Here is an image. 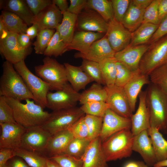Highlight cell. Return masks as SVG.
I'll use <instances>...</instances> for the list:
<instances>
[{"instance_id": "obj_54", "label": "cell", "mask_w": 167, "mask_h": 167, "mask_svg": "<svg viewBox=\"0 0 167 167\" xmlns=\"http://www.w3.org/2000/svg\"><path fill=\"white\" fill-rule=\"evenodd\" d=\"M4 167H30L21 158L15 156L9 160Z\"/></svg>"}, {"instance_id": "obj_25", "label": "cell", "mask_w": 167, "mask_h": 167, "mask_svg": "<svg viewBox=\"0 0 167 167\" xmlns=\"http://www.w3.org/2000/svg\"><path fill=\"white\" fill-rule=\"evenodd\" d=\"M105 33L98 32L78 31L75 33L71 42L67 45L68 50H75L84 53L96 41L103 37Z\"/></svg>"}, {"instance_id": "obj_55", "label": "cell", "mask_w": 167, "mask_h": 167, "mask_svg": "<svg viewBox=\"0 0 167 167\" xmlns=\"http://www.w3.org/2000/svg\"><path fill=\"white\" fill-rule=\"evenodd\" d=\"M158 11L159 19L160 23L167 17V0H160Z\"/></svg>"}, {"instance_id": "obj_33", "label": "cell", "mask_w": 167, "mask_h": 167, "mask_svg": "<svg viewBox=\"0 0 167 167\" xmlns=\"http://www.w3.org/2000/svg\"><path fill=\"white\" fill-rule=\"evenodd\" d=\"M15 151V156L21 158L30 167H47L48 158L42 154L21 148Z\"/></svg>"}, {"instance_id": "obj_20", "label": "cell", "mask_w": 167, "mask_h": 167, "mask_svg": "<svg viewBox=\"0 0 167 167\" xmlns=\"http://www.w3.org/2000/svg\"><path fill=\"white\" fill-rule=\"evenodd\" d=\"M139 104L135 113L131 119V131L134 136L147 130L150 127V117L146 103V91H141L139 96Z\"/></svg>"}, {"instance_id": "obj_36", "label": "cell", "mask_w": 167, "mask_h": 167, "mask_svg": "<svg viewBox=\"0 0 167 167\" xmlns=\"http://www.w3.org/2000/svg\"><path fill=\"white\" fill-rule=\"evenodd\" d=\"M85 8L96 11L107 23L113 18L111 0H87Z\"/></svg>"}, {"instance_id": "obj_26", "label": "cell", "mask_w": 167, "mask_h": 167, "mask_svg": "<svg viewBox=\"0 0 167 167\" xmlns=\"http://www.w3.org/2000/svg\"><path fill=\"white\" fill-rule=\"evenodd\" d=\"M66 69L68 82L74 89L77 92L84 89L87 85L92 82V80L81 69L68 63L64 64Z\"/></svg>"}, {"instance_id": "obj_51", "label": "cell", "mask_w": 167, "mask_h": 167, "mask_svg": "<svg viewBox=\"0 0 167 167\" xmlns=\"http://www.w3.org/2000/svg\"><path fill=\"white\" fill-rule=\"evenodd\" d=\"M167 35V17L163 20L159 26L148 44H150Z\"/></svg>"}, {"instance_id": "obj_39", "label": "cell", "mask_w": 167, "mask_h": 167, "mask_svg": "<svg viewBox=\"0 0 167 167\" xmlns=\"http://www.w3.org/2000/svg\"><path fill=\"white\" fill-rule=\"evenodd\" d=\"M91 141L88 139H79L74 138L69 144L63 154L68 155L78 158L81 159Z\"/></svg>"}, {"instance_id": "obj_4", "label": "cell", "mask_w": 167, "mask_h": 167, "mask_svg": "<svg viewBox=\"0 0 167 167\" xmlns=\"http://www.w3.org/2000/svg\"><path fill=\"white\" fill-rule=\"evenodd\" d=\"M134 135L131 129L114 134L102 143L101 148L107 162L130 157L132 153Z\"/></svg>"}, {"instance_id": "obj_53", "label": "cell", "mask_w": 167, "mask_h": 167, "mask_svg": "<svg viewBox=\"0 0 167 167\" xmlns=\"http://www.w3.org/2000/svg\"><path fill=\"white\" fill-rule=\"evenodd\" d=\"M15 156V150L0 148V167H4L8 161Z\"/></svg>"}, {"instance_id": "obj_62", "label": "cell", "mask_w": 167, "mask_h": 167, "mask_svg": "<svg viewBox=\"0 0 167 167\" xmlns=\"http://www.w3.org/2000/svg\"><path fill=\"white\" fill-rule=\"evenodd\" d=\"M123 167H139L136 161H130L126 163Z\"/></svg>"}, {"instance_id": "obj_35", "label": "cell", "mask_w": 167, "mask_h": 167, "mask_svg": "<svg viewBox=\"0 0 167 167\" xmlns=\"http://www.w3.org/2000/svg\"><path fill=\"white\" fill-rule=\"evenodd\" d=\"M117 61L114 57L106 59L99 62L105 86L115 85Z\"/></svg>"}, {"instance_id": "obj_17", "label": "cell", "mask_w": 167, "mask_h": 167, "mask_svg": "<svg viewBox=\"0 0 167 167\" xmlns=\"http://www.w3.org/2000/svg\"><path fill=\"white\" fill-rule=\"evenodd\" d=\"M115 53L105 35L101 39L94 42L86 52L83 54L77 52L74 57L99 63L106 59L114 57Z\"/></svg>"}, {"instance_id": "obj_43", "label": "cell", "mask_w": 167, "mask_h": 167, "mask_svg": "<svg viewBox=\"0 0 167 167\" xmlns=\"http://www.w3.org/2000/svg\"><path fill=\"white\" fill-rule=\"evenodd\" d=\"M85 114L103 118L109 108L105 102L93 101L87 102L80 107Z\"/></svg>"}, {"instance_id": "obj_9", "label": "cell", "mask_w": 167, "mask_h": 167, "mask_svg": "<svg viewBox=\"0 0 167 167\" xmlns=\"http://www.w3.org/2000/svg\"><path fill=\"white\" fill-rule=\"evenodd\" d=\"M80 96V93L75 91L68 82L61 89L55 92H49L46 107L55 111L75 107Z\"/></svg>"}, {"instance_id": "obj_29", "label": "cell", "mask_w": 167, "mask_h": 167, "mask_svg": "<svg viewBox=\"0 0 167 167\" xmlns=\"http://www.w3.org/2000/svg\"><path fill=\"white\" fill-rule=\"evenodd\" d=\"M147 131L150 138L157 162L167 159V141L158 129L150 127Z\"/></svg>"}, {"instance_id": "obj_49", "label": "cell", "mask_w": 167, "mask_h": 167, "mask_svg": "<svg viewBox=\"0 0 167 167\" xmlns=\"http://www.w3.org/2000/svg\"><path fill=\"white\" fill-rule=\"evenodd\" d=\"M84 116L75 122L68 129L75 138L88 139V129L84 122Z\"/></svg>"}, {"instance_id": "obj_7", "label": "cell", "mask_w": 167, "mask_h": 167, "mask_svg": "<svg viewBox=\"0 0 167 167\" xmlns=\"http://www.w3.org/2000/svg\"><path fill=\"white\" fill-rule=\"evenodd\" d=\"M167 62V35L150 44L139 63V70L148 75L154 69Z\"/></svg>"}, {"instance_id": "obj_60", "label": "cell", "mask_w": 167, "mask_h": 167, "mask_svg": "<svg viewBox=\"0 0 167 167\" xmlns=\"http://www.w3.org/2000/svg\"><path fill=\"white\" fill-rule=\"evenodd\" d=\"M47 167H61L58 164L53 160L47 158Z\"/></svg>"}, {"instance_id": "obj_22", "label": "cell", "mask_w": 167, "mask_h": 167, "mask_svg": "<svg viewBox=\"0 0 167 167\" xmlns=\"http://www.w3.org/2000/svg\"><path fill=\"white\" fill-rule=\"evenodd\" d=\"M100 137L90 141L82 159L83 167H108Z\"/></svg>"}, {"instance_id": "obj_32", "label": "cell", "mask_w": 167, "mask_h": 167, "mask_svg": "<svg viewBox=\"0 0 167 167\" xmlns=\"http://www.w3.org/2000/svg\"><path fill=\"white\" fill-rule=\"evenodd\" d=\"M0 19L8 31L18 34L26 33L28 26L15 13L8 11L3 10Z\"/></svg>"}, {"instance_id": "obj_58", "label": "cell", "mask_w": 167, "mask_h": 167, "mask_svg": "<svg viewBox=\"0 0 167 167\" xmlns=\"http://www.w3.org/2000/svg\"><path fill=\"white\" fill-rule=\"evenodd\" d=\"M52 3L56 5L62 14L67 11L69 7L66 0H53Z\"/></svg>"}, {"instance_id": "obj_8", "label": "cell", "mask_w": 167, "mask_h": 167, "mask_svg": "<svg viewBox=\"0 0 167 167\" xmlns=\"http://www.w3.org/2000/svg\"><path fill=\"white\" fill-rule=\"evenodd\" d=\"M85 115L80 107H76L53 111L48 120L41 126L52 135L68 129Z\"/></svg>"}, {"instance_id": "obj_44", "label": "cell", "mask_w": 167, "mask_h": 167, "mask_svg": "<svg viewBox=\"0 0 167 167\" xmlns=\"http://www.w3.org/2000/svg\"><path fill=\"white\" fill-rule=\"evenodd\" d=\"M117 73L115 85L123 88L130 80L135 72L131 71L121 63L117 61Z\"/></svg>"}, {"instance_id": "obj_63", "label": "cell", "mask_w": 167, "mask_h": 167, "mask_svg": "<svg viewBox=\"0 0 167 167\" xmlns=\"http://www.w3.org/2000/svg\"><path fill=\"white\" fill-rule=\"evenodd\" d=\"M139 167H149L142 161H136Z\"/></svg>"}, {"instance_id": "obj_46", "label": "cell", "mask_w": 167, "mask_h": 167, "mask_svg": "<svg viewBox=\"0 0 167 167\" xmlns=\"http://www.w3.org/2000/svg\"><path fill=\"white\" fill-rule=\"evenodd\" d=\"M160 0H152L145 10L142 24L149 23L159 25L158 7Z\"/></svg>"}, {"instance_id": "obj_40", "label": "cell", "mask_w": 167, "mask_h": 167, "mask_svg": "<svg viewBox=\"0 0 167 167\" xmlns=\"http://www.w3.org/2000/svg\"><path fill=\"white\" fill-rule=\"evenodd\" d=\"M79 66L93 81L105 85L99 62L83 59L81 64Z\"/></svg>"}, {"instance_id": "obj_23", "label": "cell", "mask_w": 167, "mask_h": 167, "mask_svg": "<svg viewBox=\"0 0 167 167\" xmlns=\"http://www.w3.org/2000/svg\"><path fill=\"white\" fill-rule=\"evenodd\" d=\"M63 17L62 12L52 3L35 18L34 23L38 24V31L45 29L56 30L61 23Z\"/></svg>"}, {"instance_id": "obj_11", "label": "cell", "mask_w": 167, "mask_h": 167, "mask_svg": "<svg viewBox=\"0 0 167 167\" xmlns=\"http://www.w3.org/2000/svg\"><path fill=\"white\" fill-rule=\"evenodd\" d=\"M104 87L107 94L105 102L109 108L120 116L130 118L133 112L123 88L115 85Z\"/></svg>"}, {"instance_id": "obj_14", "label": "cell", "mask_w": 167, "mask_h": 167, "mask_svg": "<svg viewBox=\"0 0 167 167\" xmlns=\"http://www.w3.org/2000/svg\"><path fill=\"white\" fill-rule=\"evenodd\" d=\"M108 23L107 30L105 35L116 53L128 46L131 42L132 32L114 18Z\"/></svg>"}, {"instance_id": "obj_15", "label": "cell", "mask_w": 167, "mask_h": 167, "mask_svg": "<svg viewBox=\"0 0 167 167\" xmlns=\"http://www.w3.org/2000/svg\"><path fill=\"white\" fill-rule=\"evenodd\" d=\"M131 118L123 117L108 108L103 117L100 138L102 143L114 134L125 129H131Z\"/></svg>"}, {"instance_id": "obj_28", "label": "cell", "mask_w": 167, "mask_h": 167, "mask_svg": "<svg viewBox=\"0 0 167 167\" xmlns=\"http://www.w3.org/2000/svg\"><path fill=\"white\" fill-rule=\"evenodd\" d=\"M63 15L62 21L56 30L67 45L71 42L74 36L77 15L68 11L63 13Z\"/></svg>"}, {"instance_id": "obj_13", "label": "cell", "mask_w": 167, "mask_h": 167, "mask_svg": "<svg viewBox=\"0 0 167 167\" xmlns=\"http://www.w3.org/2000/svg\"><path fill=\"white\" fill-rule=\"evenodd\" d=\"M108 23L96 11L85 8L77 15L76 28L78 31L106 33Z\"/></svg>"}, {"instance_id": "obj_31", "label": "cell", "mask_w": 167, "mask_h": 167, "mask_svg": "<svg viewBox=\"0 0 167 167\" xmlns=\"http://www.w3.org/2000/svg\"><path fill=\"white\" fill-rule=\"evenodd\" d=\"M158 26L159 25L149 23L142 24L137 29L132 32L131 41L129 45H136L148 44Z\"/></svg>"}, {"instance_id": "obj_34", "label": "cell", "mask_w": 167, "mask_h": 167, "mask_svg": "<svg viewBox=\"0 0 167 167\" xmlns=\"http://www.w3.org/2000/svg\"><path fill=\"white\" fill-rule=\"evenodd\" d=\"M107 97V92L104 87L96 83L80 93L79 102L81 105L91 101L105 102Z\"/></svg>"}, {"instance_id": "obj_10", "label": "cell", "mask_w": 167, "mask_h": 167, "mask_svg": "<svg viewBox=\"0 0 167 167\" xmlns=\"http://www.w3.org/2000/svg\"><path fill=\"white\" fill-rule=\"evenodd\" d=\"M18 34L9 32L5 37L0 39V52L6 61L14 64L24 60L31 52V49H24L19 44Z\"/></svg>"}, {"instance_id": "obj_50", "label": "cell", "mask_w": 167, "mask_h": 167, "mask_svg": "<svg viewBox=\"0 0 167 167\" xmlns=\"http://www.w3.org/2000/svg\"><path fill=\"white\" fill-rule=\"evenodd\" d=\"M35 18L41 11L52 3L51 0H24Z\"/></svg>"}, {"instance_id": "obj_6", "label": "cell", "mask_w": 167, "mask_h": 167, "mask_svg": "<svg viewBox=\"0 0 167 167\" xmlns=\"http://www.w3.org/2000/svg\"><path fill=\"white\" fill-rule=\"evenodd\" d=\"M13 65L34 96L35 102L43 109L46 107L47 95L50 90L49 85L30 71L26 66L24 60Z\"/></svg>"}, {"instance_id": "obj_45", "label": "cell", "mask_w": 167, "mask_h": 167, "mask_svg": "<svg viewBox=\"0 0 167 167\" xmlns=\"http://www.w3.org/2000/svg\"><path fill=\"white\" fill-rule=\"evenodd\" d=\"M49 158L53 160L61 167H83L82 159L65 154L56 156Z\"/></svg>"}, {"instance_id": "obj_5", "label": "cell", "mask_w": 167, "mask_h": 167, "mask_svg": "<svg viewBox=\"0 0 167 167\" xmlns=\"http://www.w3.org/2000/svg\"><path fill=\"white\" fill-rule=\"evenodd\" d=\"M43 64L34 67L36 75L49 85L50 90L62 89L68 82L64 65L47 56L43 58Z\"/></svg>"}, {"instance_id": "obj_38", "label": "cell", "mask_w": 167, "mask_h": 167, "mask_svg": "<svg viewBox=\"0 0 167 167\" xmlns=\"http://www.w3.org/2000/svg\"><path fill=\"white\" fill-rule=\"evenodd\" d=\"M68 50L66 45L62 39L58 32L56 31L43 54L46 56L57 57L61 56Z\"/></svg>"}, {"instance_id": "obj_18", "label": "cell", "mask_w": 167, "mask_h": 167, "mask_svg": "<svg viewBox=\"0 0 167 167\" xmlns=\"http://www.w3.org/2000/svg\"><path fill=\"white\" fill-rule=\"evenodd\" d=\"M0 148L15 150L20 148L22 138L26 128L17 123H0Z\"/></svg>"}, {"instance_id": "obj_1", "label": "cell", "mask_w": 167, "mask_h": 167, "mask_svg": "<svg viewBox=\"0 0 167 167\" xmlns=\"http://www.w3.org/2000/svg\"><path fill=\"white\" fill-rule=\"evenodd\" d=\"M4 97L12 109L16 123L26 128L41 126L50 116V113L44 111L33 100L27 99L26 103L23 104L19 101Z\"/></svg>"}, {"instance_id": "obj_48", "label": "cell", "mask_w": 167, "mask_h": 167, "mask_svg": "<svg viewBox=\"0 0 167 167\" xmlns=\"http://www.w3.org/2000/svg\"><path fill=\"white\" fill-rule=\"evenodd\" d=\"M113 18L117 21L122 23L126 12L131 0H112Z\"/></svg>"}, {"instance_id": "obj_41", "label": "cell", "mask_w": 167, "mask_h": 167, "mask_svg": "<svg viewBox=\"0 0 167 167\" xmlns=\"http://www.w3.org/2000/svg\"><path fill=\"white\" fill-rule=\"evenodd\" d=\"M56 31L55 29H45L38 32L36 41L33 43L34 49L36 54H44Z\"/></svg>"}, {"instance_id": "obj_2", "label": "cell", "mask_w": 167, "mask_h": 167, "mask_svg": "<svg viewBox=\"0 0 167 167\" xmlns=\"http://www.w3.org/2000/svg\"><path fill=\"white\" fill-rule=\"evenodd\" d=\"M3 72L0 79V96L20 101L35 98L13 64L6 61L2 64Z\"/></svg>"}, {"instance_id": "obj_37", "label": "cell", "mask_w": 167, "mask_h": 167, "mask_svg": "<svg viewBox=\"0 0 167 167\" xmlns=\"http://www.w3.org/2000/svg\"><path fill=\"white\" fill-rule=\"evenodd\" d=\"M148 76L151 84L167 94V62L154 69Z\"/></svg>"}, {"instance_id": "obj_21", "label": "cell", "mask_w": 167, "mask_h": 167, "mask_svg": "<svg viewBox=\"0 0 167 167\" xmlns=\"http://www.w3.org/2000/svg\"><path fill=\"white\" fill-rule=\"evenodd\" d=\"M74 138L69 129L61 131L52 135L43 154L49 158L63 154Z\"/></svg>"}, {"instance_id": "obj_57", "label": "cell", "mask_w": 167, "mask_h": 167, "mask_svg": "<svg viewBox=\"0 0 167 167\" xmlns=\"http://www.w3.org/2000/svg\"><path fill=\"white\" fill-rule=\"evenodd\" d=\"M38 27L37 24L34 23L32 26L28 28L26 33L30 37L31 40H32L36 37L38 33Z\"/></svg>"}, {"instance_id": "obj_47", "label": "cell", "mask_w": 167, "mask_h": 167, "mask_svg": "<svg viewBox=\"0 0 167 167\" xmlns=\"http://www.w3.org/2000/svg\"><path fill=\"white\" fill-rule=\"evenodd\" d=\"M0 123H17L12 108L5 97L2 96H0Z\"/></svg>"}, {"instance_id": "obj_19", "label": "cell", "mask_w": 167, "mask_h": 167, "mask_svg": "<svg viewBox=\"0 0 167 167\" xmlns=\"http://www.w3.org/2000/svg\"><path fill=\"white\" fill-rule=\"evenodd\" d=\"M132 150L140 154L144 163L148 167L153 166L157 162L152 142L147 130L134 136Z\"/></svg>"}, {"instance_id": "obj_16", "label": "cell", "mask_w": 167, "mask_h": 167, "mask_svg": "<svg viewBox=\"0 0 167 167\" xmlns=\"http://www.w3.org/2000/svg\"><path fill=\"white\" fill-rule=\"evenodd\" d=\"M150 44L136 45H129L120 51L116 52L114 58L116 61L131 71L135 72L139 70L140 61Z\"/></svg>"}, {"instance_id": "obj_27", "label": "cell", "mask_w": 167, "mask_h": 167, "mask_svg": "<svg viewBox=\"0 0 167 167\" xmlns=\"http://www.w3.org/2000/svg\"><path fill=\"white\" fill-rule=\"evenodd\" d=\"M2 8L17 15L28 26L32 24L35 22V17L24 0L3 1Z\"/></svg>"}, {"instance_id": "obj_42", "label": "cell", "mask_w": 167, "mask_h": 167, "mask_svg": "<svg viewBox=\"0 0 167 167\" xmlns=\"http://www.w3.org/2000/svg\"><path fill=\"white\" fill-rule=\"evenodd\" d=\"M88 131L90 141L99 137L102 127L103 118L85 114L84 117Z\"/></svg>"}, {"instance_id": "obj_3", "label": "cell", "mask_w": 167, "mask_h": 167, "mask_svg": "<svg viewBox=\"0 0 167 167\" xmlns=\"http://www.w3.org/2000/svg\"><path fill=\"white\" fill-rule=\"evenodd\" d=\"M146 91L150 127L167 134V94L151 83Z\"/></svg>"}, {"instance_id": "obj_56", "label": "cell", "mask_w": 167, "mask_h": 167, "mask_svg": "<svg viewBox=\"0 0 167 167\" xmlns=\"http://www.w3.org/2000/svg\"><path fill=\"white\" fill-rule=\"evenodd\" d=\"M31 39L26 33L18 34V41L20 45L24 49H27L30 48L31 44Z\"/></svg>"}, {"instance_id": "obj_61", "label": "cell", "mask_w": 167, "mask_h": 167, "mask_svg": "<svg viewBox=\"0 0 167 167\" xmlns=\"http://www.w3.org/2000/svg\"><path fill=\"white\" fill-rule=\"evenodd\" d=\"M153 167H167V159L165 160L157 162L153 166Z\"/></svg>"}, {"instance_id": "obj_30", "label": "cell", "mask_w": 167, "mask_h": 167, "mask_svg": "<svg viewBox=\"0 0 167 167\" xmlns=\"http://www.w3.org/2000/svg\"><path fill=\"white\" fill-rule=\"evenodd\" d=\"M145 10L135 6L131 0L121 23L130 32H134L142 24Z\"/></svg>"}, {"instance_id": "obj_52", "label": "cell", "mask_w": 167, "mask_h": 167, "mask_svg": "<svg viewBox=\"0 0 167 167\" xmlns=\"http://www.w3.org/2000/svg\"><path fill=\"white\" fill-rule=\"evenodd\" d=\"M87 0H70L67 11L78 15L86 7Z\"/></svg>"}, {"instance_id": "obj_24", "label": "cell", "mask_w": 167, "mask_h": 167, "mask_svg": "<svg viewBox=\"0 0 167 167\" xmlns=\"http://www.w3.org/2000/svg\"><path fill=\"white\" fill-rule=\"evenodd\" d=\"M150 83L149 76L142 74L138 70L123 87L133 112L135 110L137 99L142 87Z\"/></svg>"}, {"instance_id": "obj_12", "label": "cell", "mask_w": 167, "mask_h": 167, "mask_svg": "<svg viewBox=\"0 0 167 167\" xmlns=\"http://www.w3.org/2000/svg\"><path fill=\"white\" fill-rule=\"evenodd\" d=\"M51 135L41 126L26 128L20 148L43 154Z\"/></svg>"}, {"instance_id": "obj_59", "label": "cell", "mask_w": 167, "mask_h": 167, "mask_svg": "<svg viewBox=\"0 0 167 167\" xmlns=\"http://www.w3.org/2000/svg\"><path fill=\"white\" fill-rule=\"evenodd\" d=\"M152 0H133L132 3L135 6L142 9H145L151 3Z\"/></svg>"}]
</instances>
